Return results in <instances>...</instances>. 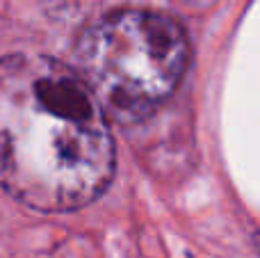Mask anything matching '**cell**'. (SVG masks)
Returning a JSON list of instances; mask_svg holds the SVG:
<instances>
[{
  "label": "cell",
  "mask_w": 260,
  "mask_h": 258,
  "mask_svg": "<svg viewBox=\"0 0 260 258\" xmlns=\"http://www.w3.org/2000/svg\"><path fill=\"white\" fill-rule=\"evenodd\" d=\"M189 41L171 16L119 9L91 23L76 44V69L105 114L133 126L148 119L178 87Z\"/></svg>",
  "instance_id": "obj_2"
},
{
  "label": "cell",
  "mask_w": 260,
  "mask_h": 258,
  "mask_svg": "<svg viewBox=\"0 0 260 258\" xmlns=\"http://www.w3.org/2000/svg\"><path fill=\"white\" fill-rule=\"evenodd\" d=\"M189 3H203V0H189Z\"/></svg>",
  "instance_id": "obj_3"
},
{
  "label": "cell",
  "mask_w": 260,
  "mask_h": 258,
  "mask_svg": "<svg viewBox=\"0 0 260 258\" xmlns=\"http://www.w3.org/2000/svg\"><path fill=\"white\" fill-rule=\"evenodd\" d=\"M112 176L108 114L78 69L44 55L0 59V187L41 213H69Z\"/></svg>",
  "instance_id": "obj_1"
}]
</instances>
